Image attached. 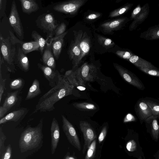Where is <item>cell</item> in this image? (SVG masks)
Listing matches in <instances>:
<instances>
[{
	"mask_svg": "<svg viewBox=\"0 0 159 159\" xmlns=\"http://www.w3.org/2000/svg\"><path fill=\"white\" fill-rule=\"evenodd\" d=\"M58 80L55 86L43 95L39 100L32 114L38 111H51L55 109L54 105L64 97L70 95L74 86L56 70Z\"/></svg>",
	"mask_w": 159,
	"mask_h": 159,
	"instance_id": "1",
	"label": "cell"
},
{
	"mask_svg": "<svg viewBox=\"0 0 159 159\" xmlns=\"http://www.w3.org/2000/svg\"><path fill=\"white\" fill-rule=\"evenodd\" d=\"M43 119L35 127H27L21 133L19 141L20 152L23 153L38 147L43 138Z\"/></svg>",
	"mask_w": 159,
	"mask_h": 159,
	"instance_id": "2",
	"label": "cell"
},
{
	"mask_svg": "<svg viewBox=\"0 0 159 159\" xmlns=\"http://www.w3.org/2000/svg\"><path fill=\"white\" fill-rule=\"evenodd\" d=\"M1 53L4 60V63L9 71L15 70L14 58L16 49V43L12 42L9 37L4 38L0 34Z\"/></svg>",
	"mask_w": 159,
	"mask_h": 159,
	"instance_id": "3",
	"label": "cell"
},
{
	"mask_svg": "<svg viewBox=\"0 0 159 159\" xmlns=\"http://www.w3.org/2000/svg\"><path fill=\"white\" fill-rule=\"evenodd\" d=\"M37 20L36 23L38 26L48 34V36L46 40L47 42L53 37L54 32L58 25L56 24L54 17L50 14L41 15Z\"/></svg>",
	"mask_w": 159,
	"mask_h": 159,
	"instance_id": "4",
	"label": "cell"
},
{
	"mask_svg": "<svg viewBox=\"0 0 159 159\" xmlns=\"http://www.w3.org/2000/svg\"><path fill=\"white\" fill-rule=\"evenodd\" d=\"M62 128L69 143L79 151L81 149V146L76 131L72 125L63 115H61Z\"/></svg>",
	"mask_w": 159,
	"mask_h": 159,
	"instance_id": "5",
	"label": "cell"
},
{
	"mask_svg": "<svg viewBox=\"0 0 159 159\" xmlns=\"http://www.w3.org/2000/svg\"><path fill=\"white\" fill-rule=\"evenodd\" d=\"M9 21L11 26L18 37L20 40H22L24 38L23 29L14 0L11 3Z\"/></svg>",
	"mask_w": 159,
	"mask_h": 159,
	"instance_id": "6",
	"label": "cell"
},
{
	"mask_svg": "<svg viewBox=\"0 0 159 159\" xmlns=\"http://www.w3.org/2000/svg\"><path fill=\"white\" fill-rule=\"evenodd\" d=\"M114 65L120 76L126 82L139 90H143L145 89L142 81L134 74L116 64H114Z\"/></svg>",
	"mask_w": 159,
	"mask_h": 159,
	"instance_id": "7",
	"label": "cell"
},
{
	"mask_svg": "<svg viewBox=\"0 0 159 159\" xmlns=\"http://www.w3.org/2000/svg\"><path fill=\"white\" fill-rule=\"evenodd\" d=\"M86 1V0H73L64 2L54 6L53 9L61 12L74 14Z\"/></svg>",
	"mask_w": 159,
	"mask_h": 159,
	"instance_id": "8",
	"label": "cell"
},
{
	"mask_svg": "<svg viewBox=\"0 0 159 159\" xmlns=\"http://www.w3.org/2000/svg\"><path fill=\"white\" fill-rule=\"evenodd\" d=\"M79 125L84 139V144L82 150V153L84 154L92 142L96 138L97 135L91 125L87 122L81 121Z\"/></svg>",
	"mask_w": 159,
	"mask_h": 159,
	"instance_id": "9",
	"label": "cell"
},
{
	"mask_svg": "<svg viewBox=\"0 0 159 159\" xmlns=\"http://www.w3.org/2000/svg\"><path fill=\"white\" fill-rule=\"evenodd\" d=\"M134 108L136 114L141 124L148 118L153 116L152 110L143 98H140L137 101Z\"/></svg>",
	"mask_w": 159,
	"mask_h": 159,
	"instance_id": "10",
	"label": "cell"
},
{
	"mask_svg": "<svg viewBox=\"0 0 159 159\" xmlns=\"http://www.w3.org/2000/svg\"><path fill=\"white\" fill-rule=\"evenodd\" d=\"M80 69L81 76L84 82H93L97 77V69L94 65L85 63Z\"/></svg>",
	"mask_w": 159,
	"mask_h": 159,
	"instance_id": "11",
	"label": "cell"
},
{
	"mask_svg": "<svg viewBox=\"0 0 159 159\" xmlns=\"http://www.w3.org/2000/svg\"><path fill=\"white\" fill-rule=\"evenodd\" d=\"M14 63L24 72H26L29 70V64L28 57L23 52L19 43H16Z\"/></svg>",
	"mask_w": 159,
	"mask_h": 159,
	"instance_id": "12",
	"label": "cell"
},
{
	"mask_svg": "<svg viewBox=\"0 0 159 159\" xmlns=\"http://www.w3.org/2000/svg\"><path fill=\"white\" fill-rule=\"evenodd\" d=\"M64 77L74 87L78 89L80 88H84L85 82L82 79L80 74V68L75 70H69L67 71Z\"/></svg>",
	"mask_w": 159,
	"mask_h": 159,
	"instance_id": "13",
	"label": "cell"
},
{
	"mask_svg": "<svg viewBox=\"0 0 159 159\" xmlns=\"http://www.w3.org/2000/svg\"><path fill=\"white\" fill-rule=\"evenodd\" d=\"M74 35V41L77 44L81 51V61L89 52L90 46V40L85 33L79 32L75 34Z\"/></svg>",
	"mask_w": 159,
	"mask_h": 159,
	"instance_id": "14",
	"label": "cell"
},
{
	"mask_svg": "<svg viewBox=\"0 0 159 159\" xmlns=\"http://www.w3.org/2000/svg\"><path fill=\"white\" fill-rule=\"evenodd\" d=\"M10 38L11 40L15 43H19L21 49L25 54L32 51L38 50L39 48L38 43L36 41L25 42L16 38L12 33L9 31Z\"/></svg>",
	"mask_w": 159,
	"mask_h": 159,
	"instance_id": "15",
	"label": "cell"
},
{
	"mask_svg": "<svg viewBox=\"0 0 159 159\" xmlns=\"http://www.w3.org/2000/svg\"><path fill=\"white\" fill-rule=\"evenodd\" d=\"M51 138V153L53 154L57 148L60 137V129L58 122L53 118L50 128Z\"/></svg>",
	"mask_w": 159,
	"mask_h": 159,
	"instance_id": "16",
	"label": "cell"
},
{
	"mask_svg": "<svg viewBox=\"0 0 159 159\" xmlns=\"http://www.w3.org/2000/svg\"><path fill=\"white\" fill-rule=\"evenodd\" d=\"M69 58L72 61L73 68H75L81 62L82 52L77 44L75 41H72L68 51Z\"/></svg>",
	"mask_w": 159,
	"mask_h": 159,
	"instance_id": "17",
	"label": "cell"
},
{
	"mask_svg": "<svg viewBox=\"0 0 159 159\" xmlns=\"http://www.w3.org/2000/svg\"><path fill=\"white\" fill-rule=\"evenodd\" d=\"M52 42L49 43L46 42V46L42 57V61L43 63L53 70L56 69V65L54 57L52 52Z\"/></svg>",
	"mask_w": 159,
	"mask_h": 159,
	"instance_id": "18",
	"label": "cell"
},
{
	"mask_svg": "<svg viewBox=\"0 0 159 159\" xmlns=\"http://www.w3.org/2000/svg\"><path fill=\"white\" fill-rule=\"evenodd\" d=\"M129 21L128 18L125 17L104 23L101 25L106 32H110L120 29Z\"/></svg>",
	"mask_w": 159,
	"mask_h": 159,
	"instance_id": "19",
	"label": "cell"
},
{
	"mask_svg": "<svg viewBox=\"0 0 159 159\" xmlns=\"http://www.w3.org/2000/svg\"><path fill=\"white\" fill-rule=\"evenodd\" d=\"M149 7L148 3L144 5L139 14L133 20L130 24L129 29L130 31L135 30L147 18L149 13Z\"/></svg>",
	"mask_w": 159,
	"mask_h": 159,
	"instance_id": "20",
	"label": "cell"
},
{
	"mask_svg": "<svg viewBox=\"0 0 159 159\" xmlns=\"http://www.w3.org/2000/svg\"><path fill=\"white\" fill-rule=\"evenodd\" d=\"M67 33V32H65L59 36L53 37L49 39V42H52V52L56 60H58L59 58L63 45L64 38Z\"/></svg>",
	"mask_w": 159,
	"mask_h": 159,
	"instance_id": "21",
	"label": "cell"
},
{
	"mask_svg": "<svg viewBox=\"0 0 159 159\" xmlns=\"http://www.w3.org/2000/svg\"><path fill=\"white\" fill-rule=\"evenodd\" d=\"M159 117L152 116L147 119L145 121L147 128L149 130L154 139L157 140L159 135Z\"/></svg>",
	"mask_w": 159,
	"mask_h": 159,
	"instance_id": "22",
	"label": "cell"
},
{
	"mask_svg": "<svg viewBox=\"0 0 159 159\" xmlns=\"http://www.w3.org/2000/svg\"><path fill=\"white\" fill-rule=\"evenodd\" d=\"M27 111V109L25 108L13 111L0 119V124L9 121H17L25 116Z\"/></svg>",
	"mask_w": 159,
	"mask_h": 159,
	"instance_id": "23",
	"label": "cell"
},
{
	"mask_svg": "<svg viewBox=\"0 0 159 159\" xmlns=\"http://www.w3.org/2000/svg\"><path fill=\"white\" fill-rule=\"evenodd\" d=\"M39 68L42 71L45 78L49 82V85L53 87L56 85L58 80L56 71H54L51 68L38 63Z\"/></svg>",
	"mask_w": 159,
	"mask_h": 159,
	"instance_id": "24",
	"label": "cell"
},
{
	"mask_svg": "<svg viewBox=\"0 0 159 159\" xmlns=\"http://www.w3.org/2000/svg\"><path fill=\"white\" fill-rule=\"evenodd\" d=\"M139 37L148 40L159 39V24L151 26L146 31L141 32Z\"/></svg>",
	"mask_w": 159,
	"mask_h": 159,
	"instance_id": "25",
	"label": "cell"
},
{
	"mask_svg": "<svg viewBox=\"0 0 159 159\" xmlns=\"http://www.w3.org/2000/svg\"><path fill=\"white\" fill-rule=\"evenodd\" d=\"M22 11L25 13L30 14L39 9L38 4L34 0H20Z\"/></svg>",
	"mask_w": 159,
	"mask_h": 159,
	"instance_id": "26",
	"label": "cell"
},
{
	"mask_svg": "<svg viewBox=\"0 0 159 159\" xmlns=\"http://www.w3.org/2000/svg\"><path fill=\"white\" fill-rule=\"evenodd\" d=\"M129 61L138 68H157L150 62L135 55L132 56Z\"/></svg>",
	"mask_w": 159,
	"mask_h": 159,
	"instance_id": "27",
	"label": "cell"
},
{
	"mask_svg": "<svg viewBox=\"0 0 159 159\" xmlns=\"http://www.w3.org/2000/svg\"><path fill=\"white\" fill-rule=\"evenodd\" d=\"M19 91L17 90L8 94L2 106L8 111L13 107L18 100Z\"/></svg>",
	"mask_w": 159,
	"mask_h": 159,
	"instance_id": "28",
	"label": "cell"
},
{
	"mask_svg": "<svg viewBox=\"0 0 159 159\" xmlns=\"http://www.w3.org/2000/svg\"><path fill=\"white\" fill-rule=\"evenodd\" d=\"M41 93L39 80L35 79L30 88L25 100H27L33 99Z\"/></svg>",
	"mask_w": 159,
	"mask_h": 159,
	"instance_id": "29",
	"label": "cell"
},
{
	"mask_svg": "<svg viewBox=\"0 0 159 159\" xmlns=\"http://www.w3.org/2000/svg\"><path fill=\"white\" fill-rule=\"evenodd\" d=\"M143 99L152 110L153 116L159 117V101L154 98L148 97Z\"/></svg>",
	"mask_w": 159,
	"mask_h": 159,
	"instance_id": "30",
	"label": "cell"
},
{
	"mask_svg": "<svg viewBox=\"0 0 159 159\" xmlns=\"http://www.w3.org/2000/svg\"><path fill=\"white\" fill-rule=\"evenodd\" d=\"M31 37L34 41L37 42L39 46V49L41 54H43L46 46V41L40 34L34 30L31 33Z\"/></svg>",
	"mask_w": 159,
	"mask_h": 159,
	"instance_id": "31",
	"label": "cell"
},
{
	"mask_svg": "<svg viewBox=\"0 0 159 159\" xmlns=\"http://www.w3.org/2000/svg\"><path fill=\"white\" fill-rule=\"evenodd\" d=\"M73 106L76 108L82 111L95 110L97 109L93 104L87 102H76L74 103Z\"/></svg>",
	"mask_w": 159,
	"mask_h": 159,
	"instance_id": "32",
	"label": "cell"
},
{
	"mask_svg": "<svg viewBox=\"0 0 159 159\" xmlns=\"http://www.w3.org/2000/svg\"><path fill=\"white\" fill-rule=\"evenodd\" d=\"M133 5V4L132 3L126 4L122 7L111 12L109 16L112 18L120 16L130 10Z\"/></svg>",
	"mask_w": 159,
	"mask_h": 159,
	"instance_id": "33",
	"label": "cell"
},
{
	"mask_svg": "<svg viewBox=\"0 0 159 159\" xmlns=\"http://www.w3.org/2000/svg\"><path fill=\"white\" fill-rule=\"evenodd\" d=\"M96 147V140H93L91 143L85 156V159H94Z\"/></svg>",
	"mask_w": 159,
	"mask_h": 159,
	"instance_id": "34",
	"label": "cell"
},
{
	"mask_svg": "<svg viewBox=\"0 0 159 159\" xmlns=\"http://www.w3.org/2000/svg\"><path fill=\"white\" fill-rule=\"evenodd\" d=\"M24 84V81L21 78H18L12 81L10 84V88L12 89L21 88Z\"/></svg>",
	"mask_w": 159,
	"mask_h": 159,
	"instance_id": "35",
	"label": "cell"
},
{
	"mask_svg": "<svg viewBox=\"0 0 159 159\" xmlns=\"http://www.w3.org/2000/svg\"><path fill=\"white\" fill-rule=\"evenodd\" d=\"M138 68L140 70L146 74L152 76L159 77V70L157 68Z\"/></svg>",
	"mask_w": 159,
	"mask_h": 159,
	"instance_id": "36",
	"label": "cell"
},
{
	"mask_svg": "<svg viewBox=\"0 0 159 159\" xmlns=\"http://www.w3.org/2000/svg\"><path fill=\"white\" fill-rule=\"evenodd\" d=\"M7 138L4 134L2 128H0V157L5 152L6 148L4 145V143Z\"/></svg>",
	"mask_w": 159,
	"mask_h": 159,
	"instance_id": "37",
	"label": "cell"
},
{
	"mask_svg": "<svg viewBox=\"0 0 159 159\" xmlns=\"http://www.w3.org/2000/svg\"><path fill=\"white\" fill-rule=\"evenodd\" d=\"M66 27V25L64 23H61L56 28L53 33V36L54 35V37H57L64 34L65 32Z\"/></svg>",
	"mask_w": 159,
	"mask_h": 159,
	"instance_id": "38",
	"label": "cell"
},
{
	"mask_svg": "<svg viewBox=\"0 0 159 159\" xmlns=\"http://www.w3.org/2000/svg\"><path fill=\"white\" fill-rule=\"evenodd\" d=\"M116 54L120 57L126 60H129L134 55L129 51H118Z\"/></svg>",
	"mask_w": 159,
	"mask_h": 159,
	"instance_id": "39",
	"label": "cell"
},
{
	"mask_svg": "<svg viewBox=\"0 0 159 159\" xmlns=\"http://www.w3.org/2000/svg\"><path fill=\"white\" fill-rule=\"evenodd\" d=\"M6 79L2 78L1 72V69H0V102H1L5 88Z\"/></svg>",
	"mask_w": 159,
	"mask_h": 159,
	"instance_id": "40",
	"label": "cell"
},
{
	"mask_svg": "<svg viewBox=\"0 0 159 159\" xmlns=\"http://www.w3.org/2000/svg\"><path fill=\"white\" fill-rule=\"evenodd\" d=\"M99 40L101 44L105 47H110L113 46L114 44L113 42L108 38L100 37L99 38Z\"/></svg>",
	"mask_w": 159,
	"mask_h": 159,
	"instance_id": "41",
	"label": "cell"
},
{
	"mask_svg": "<svg viewBox=\"0 0 159 159\" xmlns=\"http://www.w3.org/2000/svg\"><path fill=\"white\" fill-rule=\"evenodd\" d=\"M11 154V148L10 144L7 147L6 150L2 154L0 159H10Z\"/></svg>",
	"mask_w": 159,
	"mask_h": 159,
	"instance_id": "42",
	"label": "cell"
},
{
	"mask_svg": "<svg viewBox=\"0 0 159 159\" xmlns=\"http://www.w3.org/2000/svg\"><path fill=\"white\" fill-rule=\"evenodd\" d=\"M126 147L129 151H134L136 150L137 148L136 143L134 140H131L127 143Z\"/></svg>",
	"mask_w": 159,
	"mask_h": 159,
	"instance_id": "43",
	"label": "cell"
},
{
	"mask_svg": "<svg viewBox=\"0 0 159 159\" xmlns=\"http://www.w3.org/2000/svg\"><path fill=\"white\" fill-rule=\"evenodd\" d=\"M142 7L140 4H139L132 12L130 18L131 20H134L140 13Z\"/></svg>",
	"mask_w": 159,
	"mask_h": 159,
	"instance_id": "44",
	"label": "cell"
},
{
	"mask_svg": "<svg viewBox=\"0 0 159 159\" xmlns=\"http://www.w3.org/2000/svg\"><path fill=\"white\" fill-rule=\"evenodd\" d=\"M107 127L104 126L102 129L98 137V142L99 143L102 142L105 139L107 133Z\"/></svg>",
	"mask_w": 159,
	"mask_h": 159,
	"instance_id": "45",
	"label": "cell"
},
{
	"mask_svg": "<svg viewBox=\"0 0 159 159\" xmlns=\"http://www.w3.org/2000/svg\"><path fill=\"white\" fill-rule=\"evenodd\" d=\"M136 120V119L135 116L130 113L127 114L123 120V122L126 123L132 121H135Z\"/></svg>",
	"mask_w": 159,
	"mask_h": 159,
	"instance_id": "46",
	"label": "cell"
},
{
	"mask_svg": "<svg viewBox=\"0 0 159 159\" xmlns=\"http://www.w3.org/2000/svg\"><path fill=\"white\" fill-rule=\"evenodd\" d=\"M100 16V14L98 13H92L87 16L86 19L89 20H93L95 19Z\"/></svg>",
	"mask_w": 159,
	"mask_h": 159,
	"instance_id": "47",
	"label": "cell"
},
{
	"mask_svg": "<svg viewBox=\"0 0 159 159\" xmlns=\"http://www.w3.org/2000/svg\"><path fill=\"white\" fill-rule=\"evenodd\" d=\"M8 111L2 106L0 107V119L3 118L5 114Z\"/></svg>",
	"mask_w": 159,
	"mask_h": 159,
	"instance_id": "48",
	"label": "cell"
},
{
	"mask_svg": "<svg viewBox=\"0 0 159 159\" xmlns=\"http://www.w3.org/2000/svg\"><path fill=\"white\" fill-rule=\"evenodd\" d=\"M64 159H75L74 157L69 156V155L66 156L64 157Z\"/></svg>",
	"mask_w": 159,
	"mask_h": 159,
	"instance_id": "49",
	"label": "cell"
},
{
	"mask_svg": "<svg viewBox=\"0 0 159 159\" xmlns=\"http://www.w3.org/2000/svg\"><path fill=\"white\" fill-rule=\"evenodd\" d=\"M139 159H142V158H141V157H140L139 158Z\"/></svg>",
	"mask_w": 159,
	"mask_h": 159,
	"instance_id": "50",
	"label": "cell"
},
{
	"mask_svg": "<svg viewBox=\"0 0 159 159\" xmlns=\"http://www.w3.org/2000/svg\"><path fill=\"white\" fill-rule=\"evenodd\" d=\"M158 6H159V4H158Z\"/></svg>",
	"mask_w": 159,
	"mask_h": 159,
	"instance_id": "51",
	"label": "cell"
},
{
	"mask_svg": "<svg viewBox=\"0 0 159 159\" xmlns=\"http://www.w3.org/2000/svg\"></svg>",
	"mask_w": 159,
	"mask_h": 159,
	"instance_id": "52",
	"label": "cell"
}]
</instances>
